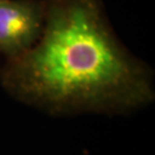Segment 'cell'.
Listing matches in <instances>:
<instances>
[{"instance_id": "obj_2", "label": "cell", "mask_w": 155, "mask_h": 155, "mask_svg": "<svg viewBox=\"0 0 155 155\" xmlns=\"http://www.w3.org/2000/svg\"><path fill=\"white\" fill-rule=\"evenodd\" d=\"M39 15L24 2L0 0V48L20 51L35 38Z\"/></svg>"}, {"instance_id": "obj_1", "label": "cell", "mask_w": 155, "mask_h": 155, "mask_svg": "<svg viewBox=\"0 0 155 155\" xmlns=\"http://www.w3.org/2000/svg\"><path fill=\"white\" fill-rule=\"evenodd\" d=\"M7 80L22 98L52 110L129 107L151 98L143 71L119 48L97 0H58L38 45Z\"/></svg>"}]
</instances>
